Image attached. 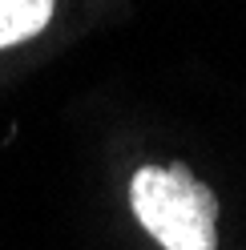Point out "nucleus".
I'll list each match as a JSON object with an SVG mask.
<instances>
[{
	"mask_svg": "<svg viewBox=\"0 0 246 250\" xmlns=\"http://www.w3.org/2000/svg\"><path fill=\"white\" fill-rule=\"evenodd\" d=\"M129 202L162 250L218 246V198L186 166H142L129 182Z\"/></svg>",
	"mask_w": 246,
	"mask_h": 250,
	"instance_id": "nucleus-1",
	"label": "nucleus"
},
{
	"mask_svg": "<svg viewBox=\"0 0 246 250\" xmlns=\"http://www.w3.org/2000/svg\"><path fill=\"white\" fill-rule=\"evenodd\" d=\"M53 17V0H0V49L37 37Z\"/></svg>",
	"mask_w": 246,
	"mask_h": 250,
	"instance_id": "nucleus-2",
	"label": "nucleus"
}]
</instances>
